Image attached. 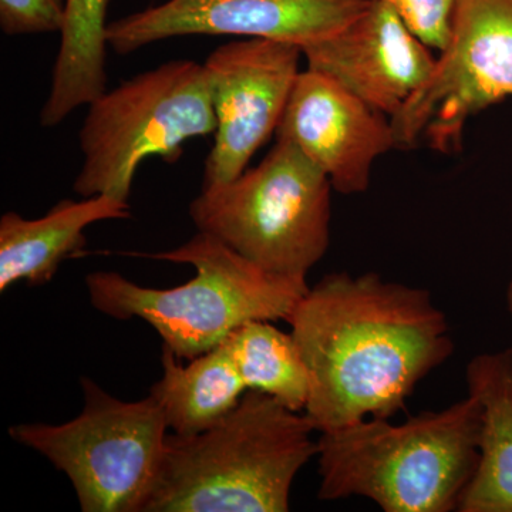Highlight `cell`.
<instances>
[{"label":"cell","instance_id":"5","mask_svg":"<svg viewBox=\"0 0 512 512\" xmlns=\"http://www.w3.org/2000/svg\"><path fill=\"white\" fill-rule=\"evenodd\" d=\"M328 175L298 147L276 138L254 168L202 185L188 215L198 231L271 274L306 279L330 241Z\"/></svg>","mask_w":512,"mask_h":512},{"label":"cell","instance_id":"10","mask_svg":"<svg viewBox=\"0 0 512 512\" xmlns=\"http://www.w3.org/2000/svg\"><path fill=\"white\" fill-rule=\"evenodd\" d=\"M370 0H167L109 23L107 42L131 55L184 36L259 37L309 45L349 25Z\"/></svg>","mask_w":512,"mask_h":512},{"label":"cell","instance_id":"20","mask_svg":"<svg viewBox=\"0 0 512 512\" xmlns=\"http://www.w3.org/2000/svg\"><path fill=\"white\" fill-rule=\"evenodd\" d=\"M507 308L508 312H510L511 318H512V276L510 284H508L507 288Z\"/></svg>","mask_w":512,"mask_h":512},{"label":"cell","instance_id":"1","mask_svg":"<svg viewBox=\"0 0 512 512\" xmlns=\"http://www.w3.org/2000/svg\"><path fill=\"white\" fill-rule=\"evenodd\" d=\"M288 323L311 376L305 413L319 433L392 419L454 352L450 325L430 291L375 272L326 275Z\"/></svg>","mask_w":512,"mask_h":512},{"label":"cell","instance_id":"6","mask_svg":"<svg viewBox=\"0 0 512 512\" xmlns=\"http://www.w3.org/2000/svg\"><path fill=\"white\" fill-rule=\"evenodd\" d=\"M215 128L204 63L173 59L137 74L87 106L79 133L83 161L74 194L128 201L144 160L160 157L175 163L185 143L211 136Z\"/></svg>","mask_w":512,"mask_h":512},{"label":"cell","instance_id":"16","mask_svg":"<svg viewBox=\"0 0 512 512\" xmlns=\"http://www.w3.org/2000/svg\"><path fill=\"white\" fill-rule=\"evenodd\" d=\"M109 5L110 0H66L50 92L40 110L43 128L59 126L106 92Z\"/></svg>","mask_w":512,"mask_h":512},{"label":"cell","instance_id":"17","mask_svg":"<svg viewBox=\"0 0 512 512\" xmlns=\"http://www.w3.org/2000/svg\"><path fill=\"white\" fill-rule=\"evenodd\" d=\"M247 389L269 394L295 412H305L311 376L292 333L271 320H249L224 340Z\"/></svg>","mask_w":512,"mask_h":512},{"label":"cell","instance_id":"12","mask_svg":"<svg viewBox=\"0 0 512 512\" xmlns=\"http://www.w3.org/2000/svg\"><path fill=\"white\" fill-rule=\"evenodd\" d=\"M301 49L306 69L390 119L426 83L437 60L390 6L375 0L335 35Z\"/></svg>","mask_w":512,"mask_h":512},{"label":"cell","instance_id":"15","mask_svg":"<svg viewBox=\"0 0 512 512\" xmlns=\"http://www.w3.org/2000/svg\"><path fill=\"white\" fill-rule=\"evenodd\" d=\"M188 362L184 366L183 359L163 346V376L150 390L163 410L168 430L178 436L211 429L248 390L224 342Z\"/></svg>","mask_w":512,"mask_h":512},{"label":"cell","instance_id":"7","mask_svg":"<svg viewBox=\"0 0 512 512\" xmlns=\"http://www.w3.org/2000/svg\"><path fill=\"white\" fill-rule=\"evenodd\" d=\"M84 406L63 424H18L10 437L42 454L72 483L83 512H144L163 463L167 421L148 394L111 396L83 377Z\"/></svg>","mask_w":512,"mask_h":512},{"label":"cell","instance_id":"2","mask_svg":"<svg viewBox=\"0 0 512 512\" xmlns=\"http://www.w3.org/2000/svg\"><path fill=\"white\" fill-rule=\"evenodd\" d=\"M308 414L247 390L211 429L167 434L144 512H286L293 481L318 456Z\"/></svg>","mask_w":512,"mask_h":512},{"label":"cell","instance_id":"18","mask_svg":"<svg viewBox=\"0 0 512 512\" xmlns=\"http://www.w3.org/2000/svg\"><path fill=\"white\" fill-rule=\"evenodd\" d=\"M390 6L404 25L431 50H441L450 39L458 0H375Z\"/></svg>","mask_w":512,"mask_h":512},{"label":"cell","instance_id":"11","mask_svg":"<svg viewBox=\"0 0 512 512\" xmlns=\"http://www.w3.org/2000/svg\"><path fill=\"white\" fill-rule=\"evenodd\" d=\"M276 138L292 143L340 194H362L373 165L397 147L392 120L325 74L299 73Z\"/></svg>","mask_w":512,"mask_h":512},{"label":"cell","instance_id":"4","mask_svg":"<svg viewBox=\"0 0 512 512\" xmlns=\"http://www.w3.org/2000/svg\"><path fill=\"white\" fill-rule=\"evenodd\" d=\"M123 254L194 266V278L168 289L146 288L117 272L86 276L94 309L114 319H143L183 360L217 348L249 320L288 322L309 289L306 279L266 272L201 231L170 251Z\"/></svg>","mask_w":512,"mask_h":512},{"label":"cell","instance_id":"3","mask_svg":"<svg viewBox=\"0 0 512 512\" xmlns=\"http://www.w3.org/2000/svg\"><path fill=\"white\" fill-rule=\"evenodd\" d=\"M476 397L394 424L370 417L318 439L323 501L362 497L386 512L458 511L480 458Z\"/></svg>","mask_w":512,"mask_h":512},{"label":"cell","instance_id":"8","mask_svg":"<svg viewBox=\"0 0 512 512\" xmlns=\"http://www.w3.org/2000/svg\"><path fill=\"white\" fill-rule=\"evenodd\" d=\"M508 97L512 0H458L433 72L390 119L397 147H412L423 137L439 153H456L468 121Z\"/></svg>","mask_w":512,"mask_h":512},{"label":"cell","instance_id":"19","mask_svg":"<svg viewBox=\"0 0 512 512\" xmlns=\"http://www.w3.org/2000/svg\"><path fill=\"white\" fill-rule=\"evenodd\" d=\"M66 0H0V29L6 36L60 32Z\"/></svg>","mask_w":512,"mask_h":512},{"label":"cell","instance_id":"9","mask_svg":"<svg viewBox=\"0 0 512 512\" xmlns=\"http://www.w3.org/2000/svg\"><path fill=\"white\" fill-rule=\"evenodd\" d=\"M302 57L295 43L259 37L232 40L207 57L204 67L217 128L202 185L234 180L276 136Z\"/></svg>","mask_w":512,"mask_h":512},{"label":"cell","instance_id":"14","mask_svg":"<svg viewBox=\"0 0 512 512\" xmlns=\"http://www.w3.org/2000/svg\"><path fill=\"white\" fill-rule=\"evenodd\" d=\"M468 394L481 406L480 458L460 512H512V348L473 357Z\"/></svg>","mask_w":512,"mask_h":512},{"label":"cell","instance_id":"13","mask_svg":"<svg viewBox=\"0 0 512 512\" xmlns=\"http://www.w3.org/2000/svg\"><path fill=\"white\" fill-rule=\"evenodd\" d=\"M130 217L128 201L111 195L62 200L36 220L5 212L0 218V292L18 282L47 284L63 259L82 251L90 225Z\"/></svg>","mask_w":512,"mask_h":512}]
</instances>
